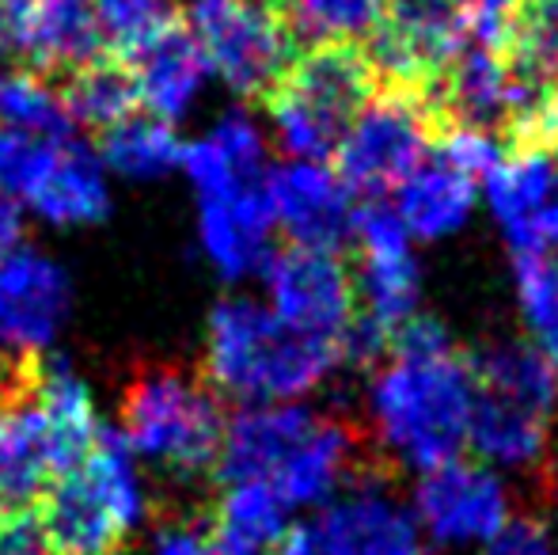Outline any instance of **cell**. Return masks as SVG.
<instances>
[{"instance_id": "ac0fdd59", "label": "cell", "mask_w": 558, "mask_h": 555, "mask_svg": "<svg viewBox=\"0 0 558 555\" xmlns=\"http://www.w3.org/2000/svg\"><path fill=\"white\" fill-rule=\"evenodd\" d=\"M198 229L202 248L217 275L228 281H240L266 267L270 260V237H274V214L266 198V179L255 186L198 198Z\"/></svg>"}, {"instance_id": "9a60e30c", "label": "cell", "mask_w": 558, "mask_h": 555, "mask_svg": "<svg viewBox=\"0 0 558 555\" xmlns=\"http://www.w3.org/2000/svg\"><path fill=\"white\" fill-rule=\"evenodd\" d=\"M15 198L27 202L38 217L61 225V229L99 225L111 214L104 164L88 145H76L73 137L38 145V156Z\"/></svg>"}, {"instance_id": "8fae6325", "label": "cell", "mask_w": 558, "mask_h": 555, "mask_svg": "<svg viewBox=\"0 0 558 555\" xmlns=\"http://www.w3.org/2000/svg\"><path fill=\"white\" fill-rule=\"evenodd\" d=\"M414 498L422 533L452 548L486 544L509 521V498L498 475L486 464H468L460 457L422 472Z\"/></svg>"}, {"instance_id": "d590c367", "label": "cell", "mask_w": 558, "mask_h": 555, "mask_svg": "<svg viewBox=\"0 0 558 555\" xmlns=\"http://www.w3.org/2000/svg\"><path fill=\"white\" fill-rule=\"evenodd\" d=\"M0 555H50L35 510H0Z\"/></svg>"}, {"instance_id": "d6986e66", "label": "cell", "mask_w": 558, "mask_h": 555, "mask_svg": "<svg viewBox=\"0 0 558 555\" xmlns=\"http://www.w3.org/2000/svg\"><path fill=\"white\" fill-rule=\"evenodd\" d=\"M396 217L407 229V237L437 240L468 221L471 206H475V179L456 168V164H448L434 148L396 186Z\"/></svg>"}, {"instance_id": "1f68e13d", "label": "cell", "mask_w": 558, "mask_h": 555, "mask_svg": "<svg viewBox=\"0 0 558 555\" xmlns=\"http://www.w3.org/2000/svg\"><path fill=\"white\" fill-rule=\"evenodd\" d=\"M388 0H293V23L312 43L345 38L361 43L376 27Z\"/></svg>"}, {"instance_id": "e575fe53", "label": "cell", "mask_w": 558, "mask_h": 555, "mask_svg": "<svg viewBox=\"0 0 558 555\" xmlns=\"http://www.w3.org/2000/svg\"><path fill=\"white\" fill-rule=\"evenodd\" d=\"M483 555H547V529L536 518H509L486 541Z\"/></svg>"}, {"instance_id": "f35d334b", "label": "cell", "mask_w": 558, "mask_h": 555, "mask_svg": "<svg viewBox=\"0 0 558 555\" xmlns=\"http://www.w3.org/2000/svg\"><path fill=\"white\" fill-rule=\"evenodd\" d=\"M23 240V214H20V202L8 198L4 191H0V260H4L8 252H15Z\"/></svg>"}, {"instance_id": "b9f144b4", "label": "cell", "mask_w": 558, "mask_h": 555, "mask_svg": "<svg viewBox=\"0 0 558 555\" xmlns=\"http://www.w3.org/2000/svg\"><path fill=\"white\" fill-rule=\"evenodd\" d=\"M217 555H270V552H221L217 548Z\"/></svg>"}, {"instance_id": "30bf717a", "label": "cell", "mask_w": 558, "mask_h": 555, "mask_svg": "<svg viewBox=\"0 0 558 555\" xmlns=\"http://www.w3.org/2000/svg\"><path fill=\"white\" fill-rule=\"evenodd\" d=\"M319 555H426L422 526L380 472H357L316 526Z\"/></svg>"}, {"instance_id": "8d00e7d4", "label": "cell", "mask_w": 558, "mask_h": 555, "mask_svg": "<svg viewBox=\"0 0 558 555\" xmlns=\"http://www.w3.org/2000/svg\"><path fill=\"white\" fill-rule=\"evenodd\" d=\"M513 252H558V191L524 225L509 232Z\"/></svg>"}, {"instance_id": "9c48e42d", "label": "cell", "mask_w": 558, "mask_h": 555, "mask_svg": "<svg viewBox=\"0 0 558 555\" xmlns=\"http://www.w3.org/2000/svg\"><path fill=\"white\" fill-rule=\"evenodd\" d=\"M353 244H357V316L384 342L418 312L422 275L411 252V237L399 225L396 209H384L380 202H368L353 214Z\"/></svg>"}, {"instance_id": "4316f807", "label": "cell", "mask_w": 558, "mask_h": 555, "mask_svg": "<svg viewBox=\"0 0 558 555\" xmlns=\"http://www.w3.org/2000/svg\"><path fill=\"white\" fill-rule=\"evenodd\" d=\"M483 179L494 217L506 225V232H513L558 191V153L551 148H509Z\"/></svg>"}, {"instance_id": "8992f818", "label": "cell", "mask_w": 558, "mask_h": 555, "mask_svg": "<svg viewBox=\"0 0 558 555\" xmlns=\"http://www.w3.org/2000/svg\"><path fill=\"white\" fill-rule=\"evenodd\" d=\"M179 15L209 69L243 99H263L301 50L293 0H186Z\"/></svg>"}, {"instance_id": "7a4b0ae2", "label": "cell", "mask_w": 558, "mask_h": 555, "mask_svg": "<svg viewBox=\"0 0 558 555\" xmlns=\"http://www.w3.org/2000/svg\"><path fill=\"white\" fill-rule=\"evenodd\" d=\"M335 365L331 347L293 331L258 301L225 297L209 312L206 377L225 396L243 403H293Z\"/></svg>"}, {"instance_id": "2e32d148", "label": "cell", "mask_w": 558, "mask_h": 555, "mask_svg": "<svg viewBox=\"0 0 558 555\" xmlns=\"http://www.w3.org/2000/svg\"><path fill=\"white\" fill-rule=\"evenodd\" d=\"M316 422L319 419L301 403H251L225 422L214 464L217 483H274Z\"/></svg>"}, {"instance_id": "5b68a950", "label": "cell", "mask_w": 558, "mask_h": 555, "mask_svg": "<svg viewBox=\"0 0 558 555\" xmlns=\"http://www.w3.org/2000/svg\"><path fill=\"white\" fill-rule=\"evenodd\" d=\"M122 437L133 457H148L171 475L214 472L225 415L206 381L171 365H145L122 396Z\"/></svg>"}, {"instance_id": "5bb4252c", "label": "cell", "mask_w": 558, "mask_h": 555, "mask_svg": "<svg viewBox=\"0 0 558 555\" xmlns=\"http://www.w3.org/2000/svg\"><path fill=\"white\" fill-rule=\"evenodd\" d=\"M15 53L43 76H65L104 53L96 0H0Z\"/></svg>"}, {"instance_id": "74e56055", "label": "cell", "mask_w": 558, "mask_h": 555, "mask_svg": "<svg viewBox=\"0 0 558 555\" xmlns=\"http://www.w3.org/2000/svg\"><path fill=\"white\" fill-rule=\"evenodd\" d=\"M156 555H217V544L202 526H168L156 541Z\"/></svg>"}, {"instance_id": "3957f363", "label": "cell", "mask_w": 558, "mask_h": 555, "mask_svg": "<svg viewBox=\"0 0 558 555\" xmlns=\"http://www.w3.org/2000/svg\"><path fill=\"white\" fill-rule=\"evenodd\" d=\"M148 498L130 442L99 426L92 449L58 472L35 503L50 555H118L145 521Z\"/></svg>"}, {"instance_id": "6da1fadb", "label": "cell", "mask_w": 558, "mask_h": 555, "mask_svg": "<svg viewBox=\"0 0 558 555\" xmlns=\"http://www.w3.org/2000/svg\"><path fill=\"white\" fill-rule=\"evenodd\" d=\"M388 362L373 381L380 445L414 472H429L468 449L475 381L468 354L437 319L414 312L388 339Z\"/></svg>"}, {"instance_id": "e0dca14e", "label": "cell", "mask_w": 558, "mask_h": 555, "mask_svg": "<svg viewBox=\"0 0 558 555\" xmlns=\"http://www.w3.org/2000/svg\"><path fill=\"white\" fill-rule=\"evenodd\" d=\"M122 61L133 73L141 107L160 122L183 119L194 99L202 96L209 76V61L202 53L198 38L183 23V15L171 20L160 35H153L145 46H137Z\"/></svg>"}, {"instance_id": "ba28073f", "label": "cell", "mask_w": 558, "mask_h": 555, "mask_svg": "<svg viewBox=\"0 0 558 555\" xmlns=\"http://www.w3.org/2000/svg\"><path fill=\"white\" fill-rule=\"evenodd\" d=\"M263 275L274 316L286 319L293 331L331 347L342 362V347L357 324L361 304L353 270L338 260V252L289 244L266 260Z\"/></svg>"}, {"instance_id": "d4e9b609", "label": "cell", "mask_w": 558, "mask_h": 555, "mask_svg": "<svg viewBox=\"0 0 558 555\" xmlns=\"http://www.w3.org/2000/svg\"><path fill=\"white\" fill-rule=\"evenodd\" d=\"M286 526L289 506L270 483H228L209 518V536L221 552H270Z\"/></svg>"}, {"instance_id": "277c9868", "label": "cell", "mask_w": 558, "mask_h": 555, "mask_svg": "<svg viewBox=\"0 0 558 555\" xmlns=\"http://www.w3.org/2000/svg\"><path fill=\"white\" fill-rule=\"evenodd\" d=\"M376 73L365 46L327 38L301 46L281 81L263 96V107L281 145L296 160H335L361 107L376 96Z\"/></svg>"}, {"instance_id": "836d02e7", "label": "cell", "mask_w": 558, "mask_h": 555, "mask_svg": "<svg viewBox=\"0 0 558 555\" xmlns=\"http://www.w3.org/2000/svg\"><path fill=\"white\" fill-rule=\"evenodd\" d=\"M38 145H43V137L0 126V191H4L8 198L20 194L23 179H27L31 164H35V156H38Z\"/></svg>"}, {"instance_id": "83f0119b", "label": "cell", "mask_w": 558, "mask_h": 555, "mask_svg": "<svg viewBox=\"0 0 558 555\" xmlns=\"http://www.w3.org/2000/svg\"><path fill=\"white\" fill-rule=\"evenodd\" d=\"M99 164L118 171L125 179H156L168 176L183 160V141L175 137L171 122H160L153 114H137L99 130Z\"/></svg>"}, {"instance_id": "7402d4cb", "label": "cell", "mask_w": 558, "mask_h": 555, "mask_svg": "<svg viewBox=\"0 0 558 555\" xmlns=\"http://www.w3.org/2000/svg\"><path fill=\"white\" fill-rule=\"evenodd\" d=\"M31 400H35V411L46 426V437H50L53 464H58V472H65L92 449L99 434L88 385L76 377L73 365L53 358V362L38 365V385Z\"/></svg>"}, {"instance_id": "52a82bcc", "label": "cell", "mask_w": 558, "mask_h": 555, "mask_svg": "<svg viewBox=\"0 0 558 555\" xmlns=\"http://www.w3.org/2000/svg\"><path fill=\"white\" fill-rule=\"evenodd\" d=\"M434 141L437 122L422 92L376 88L338 145L335 176L350 186V194L376 198L403 183L434 153Z\"/></svg>"}, {"instance_id": "ffe728a7", "label": "cell", "mask_w": 558, "mask_h": 555, "mask_svg": "<svg viewBox=\"0 0 558 555\" xmlns=\"http://www.w3.org/2000/svg\"><path fill=\"white\" fill-rule=\"evenodd\" d=\"M263 164H266L263 134L243 114H228L206 137H198L194 145H183L179 168L191 176L198 198H214V194L263 183L266 179Z\"/></svg>"}, {"instance_id": "60d3db41", "label": "cell", "mask_w": 558, "mask_h": 555, "mask_svg": "<svg viewBox=\"0 0 558 555\" xmlns=\"http://www.w3.org/2000/svg\"><path fill=\"white\" fill-rule=\"evenodd\" d=\"M547 114H551V126L558 134V73H555V84H551V99H547Z\"/></svg>"}, {"instance_id": "484cf974", "label": "cell", "mask_w": 558, "mask_h": 555, "mask_svg": "<svg viewBox=\"0 0 558 555\" xmlns=\"http://www.w3.org/2000/svg\"><path fill=\"white\" fill-rule=\"evenodd\" d=\"M58 92L65 99L69 119L96 130H107L114 122L130 119L141 107L130 65L107 50L96 53L92 61H84V65H76L73 73H65Z\"/></svg>"}, {"instance_id": "d6a6232c", "label": "cell", "mask_w": 558, "mask_h": 555, "mask_svg": "<svg viewBox=\"0 0 558 555\" xmlns=\"http://www.w3.org/2000/svg\"><path fill=\"white\" fill-rule=\"evenodd\" d=\"M38 365H43L38 354H27V350L0 339V403L31 400L38 385Z\"/></svg>"}, {"instance_id": "f1b7e54d", "label": "cell", "mask_w": 558, "mask_h": 555, "mask_svg": "<svg viewBox=\"0 0 558 555\" xmlns=\"http://www.w3.org/2000/svg\"><path fill=\"white\" fill-rule=\"evenodd\" d=\"M0 126L43 141H65L76 122L69 119L65 99L50 76L35 69H8L0 73Z\"/></svg>"}, {"instance_id": "7c38bea8", "label": "cell", "mask_w": 558, "mask_h": 555, "mask_svg": "<svg viewBox=\"0 0 558 555\" xmlns=\"http://www.w3.org/2000/svg\"><path fill=\"white\" fill-rule=\"evenodd\" d=\"M266 198L274 225L293 237L301 248L338 252L353 237V194L335 168L316 160H296L266 171Z\"/></svg>"}, {"instance_id": "603a6c76", "label": "cell", "mask_w": 558, "mask_h": 555, "mask_svg": "<svg viewBox=\"0 0 558 555\" xmlns=\"http://www.w3.org/2000/svg\"><path fill=\"white\" fill-rule=\"evenodd\" d=\"M353 457H357V437L350 426L335 419H319L312 434L301 442V449L286 460L270 487L278 491L281 503L293 506H316L335 495V487L353 472Z\"/></svg>"}, {"instance_id": "4dcf8cb0", "label": "cell", "mask_w": 558, "mask_h": 555, "mask_svg": "<svg viewBox=\"0 0 558 555\" xmlns=\"http://www.w3.org/2000/svg\"><path fill=\"white\" fill-rule=\"evenodd\" d=\"M96 15L104 50L114 58H130L137 46L160 35L171 20H179L171 0H96Z\"/></svg>"}, {"instance_id": "ab89813d", "label": "cell", "mask_w": 558, "mask_h": 555, "mask_svg": "<svg viewBox=\"0 0 558 555\" xmlns=\"http://www.w3.org/2000/svg\"><path fill=\"white\" fill-rule=\"evenodd\" d=\"M270 555H319V541L312 526H286V533L274 541Z\"/></svg>"}, {"instance_id": "44dd1931", "label": "cell", "mask_w": 558, "mask_h": 555, "mask_svg": "<svg viewBox=\"0 0 558 555\" xmlns=\"http://www.w3.org/2000/svg\"><path fill=\"white\" fill-rule=\"evenodd\" d=\"M53 475L58 464L38 411L27 400L0 403V510H35Z\"/></svg>"}, {"instance_id": "4fadbf2b", "label": "cell", "mask_w": 558, "mask_h": 555, "mask_svg": "<svg viewBox=\"0 0 558 555\" xmlns=\"http://www.w3.org/2000/svg\"><path fill=\"white\" fill-rule=\"evenodd\" d=\"M69 304V275L50 255L20 244L0 260V339L43 354L65 327Z\"/></svg>"}, {"instance_id": "f546056e", "label": "cell", "mask_w": 558, "mask_h": 555, "mask_svg": "<svg viewBox=\"0 0 558 555\" xmlns=\"http://www.w3.org/2000/svg\"><path fill=\"white\" fill-rule=\"evenodd\" d=\"M517 297L536 335V350L558 370V260L551 252H517Z\"/></svg>"}, {"instance_id": "cb8c5ba5", "label": "cell", "mask_w": 558, "mask_h": 555, "mask_svg": "<svg viewBox=\"0 0 558 555\" xmlns=\"http://www.w3.org/2000/svg\"><path fill=\"white\" fill-rule=\"evenodd\" d=\"M547 426L551 415L532 411L517 400H506L498 393L475 388V408H471L468 445L490 464L529 468L539 464L547 453Z\"/></svg>"}]
</instances>
